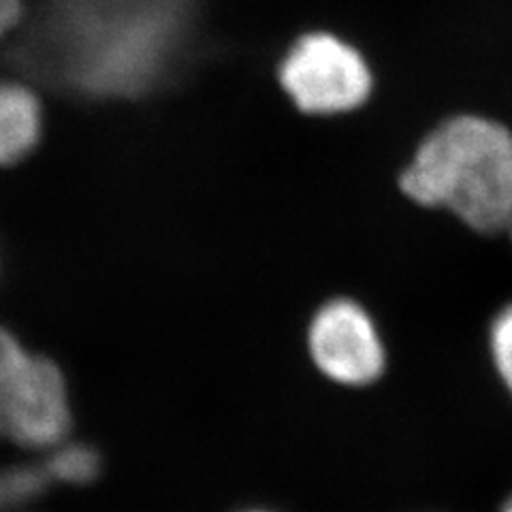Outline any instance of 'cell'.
<instances>
[{"label":"cell","instance_id":"obj_1","mask_svg":"<svg viewBox=\"0 0 512 512\" xmlns=\"http://www.w3.org/2000/svg\"><path fill=\"white\" fill-rule=\"evenodd\" d=\"M399 186L474 231L512 229V133L483 116L448 118L421 141Z\"/></svg>","mask_w":512,"mask_h":512},{"label":"cell","instance_id":"obj_2","mask_svg":"<svg viewBox=\"0 0 512 512\" xmlns=\"http://www.w3.org/2000/svg\"><path fill=\"white\" fill-rule=\"evenodd\" d=\"M0 423L5 436L32 451H52L71 427L69 389L60 367L30 352L0 327Z\"/></svg>","mask_w":512,"mask_h":512},{"label":"cell","instance_id":"obj_3","mask_svg":"<svg viewBox=\"0 0 512 512\" xmlns=\"http://www.w3.org/2000/svg\"><path fill=\"white\" fill-rule=\"evenodd\" d=\"M282 90L308 116H340L359 109L374 90L370 62L338 35H301L278 67Z\"/></svg>","mask_w":512,"mask_h":512},{"label":"cell","instance_id":"obj_4","mask_svg":"<svg viewBox=\"0 0 512 512\" xmlns=\"http://www.w3.org/2000/svg\"><path fill=\"white\" fill-rule=\"evenodd\" d=\"M308 350L318 372L344 387L376 382L387 365L380 331L363 306L352 299H331L314 314Z\"/></svg>","mask_w":512,"mask_h":512},{"label":"cell","instance_id":"obj_5","mask_svg":"<svg viewBox=\"0 0 512 512\" xmlns=\"http://www.w3.org/2000/svg\"><path fill=\"white\" fill-rule=\"evenodd\" d=\"M41 135L43 105L35 90L15 79H0V167L32 154Z\"/></svg>","mask_w":512,"mask_h":512},{"label":"cell","instance_id":"obj_6","mask_svg":"<svg viewBox=\"0 0 512 512\" xmlns=\"http://www.w3.org/2000/svg\"><path fill=\"white\" fill-rule=\"evenodd\" d=\"M47 453L43 468L52 483L88 485L101 472V457L86 444L64 440Z\"/></svg>","mask_w":512,"mask_h":512},{"label":"cell","instance_id":"obj_7","mask_svg":"<svg viewBox=\"0 0 512 512\" xmlns=\"http://www.w3.org/2000/svg\"><path fill=\"white\" fill-rule=\"evenodd\" d=\"M52 480L43 466H11L0 470V512L35 500Z\"/></svg>","mask_w":512,"mask_h":512},{"label":"cell","instance_id":"obj_8","mask_svg":"<svg viewBox=\"0 0 512 512\" xmlns=\"http://www.w3.org/2000/svg\"><path fill=\"white\" fill-rule=\"evenodd\" d=\"M489 352L495 374L512 397V303L493 318L489 327Z\"/></svg>","mask_w":512,"mask_h":512},{"label":"cell","instance_id":"obj_9","mask_svg":"<svg viewBox=\"0 0 512 512\" xmlns=\"http://www.w3.org/2000/svg\"><path fill=\"white\" fill-rule=\"evenodd\" d=\"M24 18V0H0V39L11 35Z\"/></svg>","mask_w":512,"mask_h":512},{"label":"cell","instance_id":"obj_10","mask_svg":"<svg viewBox=\"0 0 512 512\" xmlns=\"http://www.w3.org/2000/svg\"><path fill=\"white\" fill-rule=\"evenodd\" d=\"M500 512H512V495L504 502V506L500 508Z\"/></svg>","mask_w":512,"mask_h":512},{"label":"cell","instance_id":"obj_11","mask_svg":"<svg viewBox=\"0 0 512 512\" xmlns=\"http://www.w3.org/2000/svg\"><path fill=\"white\" fill-rule=\"evenodd\" d=\"M5 436V429H3V423H0V438Z\"/></svg>","mask_w":512,"mask_h":512},{"label":"cell","instance_id":"obj_12","mask_svg":"<svg viewBox=\"0 0 512 512\" xmlns=\"http://www.w3.org/2000/svg\"><path fill=\"white\" fill-rule=\"evenodd\" d=\"M250 512H265V510H250Z\"/></svg>","mask_w":512,"mask_h":512},{"label":"cell","instance_id":"obj_13","mask_svg":"<svg viewBox=\"0 0 512 512\" xmlns=\"http://www.w3.org/2000/svg\"><path fill=\"white\" fill-rule=\"evenodd\" d=\"M510 233H512V229H510Z\"/></svg>","mask_w":512,"mask_h":512}]
</instances>
